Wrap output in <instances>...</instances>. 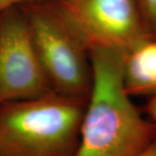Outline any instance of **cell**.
Segmentation results:
<instances>
[{
	"label": "cell",
	"mask_w": 156,
	"mask_h": 156,
	"mask_svg": "<svg viewBox=\"0 0 156 156\" xmlns=\"http://www.w3.org/2000/svg\"><path fill=\"white\" fill-rule=\"evenodd\" d=\"M43 1H50V0H0V11L10 7H15L35 2H43Z\"/></svg>",
	"instance_id": "cell-8"
},
{
	"label": "cell",
	"mask_w": 156,
	"mask_h": 156,
	"mask_svg": "<svg viewBox=\"0 0 156 156\" xmlns=\"http://www.w3.org/2000/svg\"><path fill=\"white\" fill-rule=\"evenodd\" d=\"M123 83L128 95L156 94V37L143 39L124 55Z\"/></svg>",
	"instance_id": "cell-6"
},
{
	"label": "cell",
	"mask_w": 156,
	"mask_h": 156,
	"mask_svg": "<svg viewBox=\"0 0 156 156\" xmlns=\"http://www.w3.org/2000/svg\"><path fill=\"white\" fill-rule=\"evenodd\" d=\"M151 33L156 37V0H136Z\"/></svg>",
	"instance_id": "cell-7"
},
{
	"label": "cell",
	"mask_w": 156,
	"mask_h": 156,
	"mask_svg": "<svg viewBox=\"0 0 156 156\" xmlns=\"http://www.w3.org/2000/svg\"><path fill=\"white\" fill-rule=\"evenodd\" d=\"M92 87L75 156H134L156 137V125L146 119L123 83L124 55L96 49L89 52Z\"/></svg>",
	"instance_id": "cell-1"
},
{
	"label": "cell",
	"mask_w": 156,
	"mask_h": 156,
	"mask_svg": "<svg viewBox=\"0 0 156 156\" xmlns=\"http://www.w3.org/2000/svg\"><path fill=\"white\" fill-rule=\"evenodd\" d=\"M134 156H156V137L143 151Z\"/></svg>",
	"instance_id": "cell-10"
},
{
	"label": "cell",
	"mask_w": 156,
	"mask_h": 156,
	"mask_svg": "<svg viewBox=\"0 0 156 156\" xmlns=\"http://www.w3.org/2000/svg\"><path fill=\"white\" fill-rule=\"evenodd\" d=\"M52 91L22 9L0 11V105Z\"/></svg>",
	"instance_id": "cell-5"
},
{
	"label": "cell",
	"mask_w": 156,
	"mask_h": 156,
	"mask_svg": "<svg viewBox=\"0 0 156 156\" xmlns=\"http://www.w3.org/2000/svg\"><path fill=\"white\" fill-rule=\"evenodd\" d=\"M89 52L105 49L126 54L154 36L136 0H52Z\"/></svg>",
	"instance_id": "cell-4"
},
{
	"label": "cell",
	"mask_w": 156,
	"mask_h": 156,
	"mask_svg": "<svg viewBox=\"0 0 156 156\" xmlns=\"http://www.w3.org/2000/svg\"><path fill=\"white\" fill-rule=\"evenodd\" d=\"M54 92L88 98L92 87L89 51L52 0L19 5Z\"/></svg>",
	"instance_id": "cell-3"
},
{
	"label": "cell",
	"mask_w": 156,
	"mask_h": 156,
	"mask_svg": "<svg viewBox=\"0 0 156 156\" xmlns=\"http://www.w3.org/2000/svg\"><path fill=\"white\" fill-rule=\"evenodd\" d=\"M145 110L149 119L156 125V94L149 96V99L146 104Z\"/></svg>",
	"instance_id": "cell-9"
},
{
	"label": "cell",
	"mask_w": 156,
	"mask_h": 156,
	"mask_svg": "<svg viewBox=\"0 0 156 156\" xmlns=\"http://www.w3.org/2000/svg\"><path fill=\"white\" fill-rule=\"evenodd\" d=\"M87 101L52 91L0 105V156H75Z\"/></svg>",
	"instance_id": "cell-2"
}]
</instances>
